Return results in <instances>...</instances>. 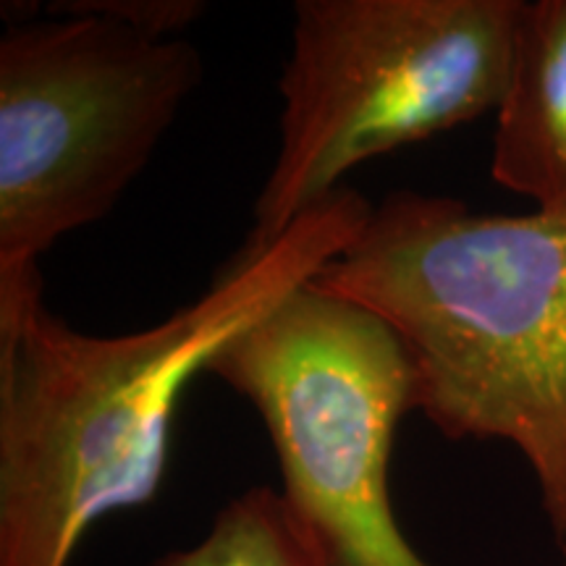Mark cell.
I'll return each instance as SVG.
<instances>
[{
	"mask_svg": "<svg viewBox=\"0 0 566 566\" xmlns=\"http://www.w3.org/2000/svg\"><path fill=\"white\" fill-rule=\"evenodd\" d=\"M370 210L342 187L134 334H80L45 307L42 286L0 304V566H69L95 522L150 504L184 388L338 258Z\"/></svg>",
	"mask_w": 566,
	"mask_h": 566,
	"instance_id": "cell-1",
	"label": "cell"
},
{
	"mask_svg": "<svg viewBox=\"0 0 566 566\" xmlns=\"http://www.w3.org/2000/svg\"><path fill=\"white\" fill-rule=\"evenodd\" d=\"M313 283L391 325L417 412L446 438L527 459L566 546V210L501 216L394 192Z\"/></svg>",
	"mask_w": 566,
	"mask_h": 566,
	"instance_id": "cell-2",
	"label": "cell"
},
{
	"mask_svg": "<svg viewBox=\"0 0 566 566\" xmlns=\"http://www.w3.org/2000/svg\"><path fill=\"white\" fill-rule=\"evenodd\" d=\"M522 0H296L281 137L244 247H268L359 163L495 113Z\"/></svg>",
	"mask_w": 566,
	"mask_h": 566,
	"instance_id": "cell-3",
	"label": "cell"
},
{
	"mask_svg": "<svg viewBox=\"0 0 566 566\" xmlns=\"http://www.w3.org/2000/svg\"><path fill=\"white\" fill-rule=\"evenodd\" d=\"M53 9L0 38V304L42 286V252L116 208L202 82L192 42Z\"/></svg>",
	"mask_w": 566,
	"mask_h": 566,
	"instance_id": "cell-4",
	"label": "cell"
},
{
	"mask_svg": "<svg viewBox=\"0 0 566 566\" xmlns=\"http://www.w3.org/2000/svg\"><path fill=\"white\" fill-rule=\"evenodd\" d=\"M258 409L283 495L349 566H430L391 504L394 436L417 412V373L388 323L313 281L210 359Z\"/></svg>",
	"mask_w": 566,
	"mask_h": 566,
	"instance_id": "cell-5",
	"label": "cell"
},
{
	"mask_svg": "<svg viewBox=\"0 0 566 566\" xmlns=\"http://www.w3.org/2000/svg\"><path fill=\"white\" fill-rule=\"evenodd\" d=\"M491 176L535 210H566V0H522Z\"/></svg>",
	"mask_w": 566,
	"mask_h": 566,
	"instance_id": "cell-6",
	"label": "cell"
},
{
	"mask_svg": "<svg viewBox=\"0 0 566 566\" xmlns=\"http://www.w3.org/2000/svg\"><path fill=\"white\" fill-rule=\"evenodd\" d=\"M150 566H349L271 485L250 488L216 514L208 535Z\"/></svg>",
	"mask_w": 566,
	"mask_h": 566,
	"instance_id": "cell-7",
	"label": "cell"
},
{
	"mask_svg": "<svg viewBox=\"0 0 566 566\" xmlns=\"http://www.w3.org/2000/svg\"><path fill=\"white\" fill-rule=\"evenodd\" d=\"M82 6L163 40L176 38L205 13L200 0H87Z\"/></svg>",
	"mask_w": 566,
	"mask_h": 566,
	"instance_id": "cell-8",
	"label": "cell"
},
{
	"mask_svg": "<svg viewBox=\"0 0 566 566\" xmlns=\"http://www.w3.org/2000/svg\"><path fill=\"white\" fill-rule=\"evenodd\" d=\"M562 554H564V562H562V566H566V546H562Z\"/></svg>",
	"mask_w": 566,
	"mask_h": 566,
	"instance_id": "cell-9",
	"label": "cell"
}]
</instances>
